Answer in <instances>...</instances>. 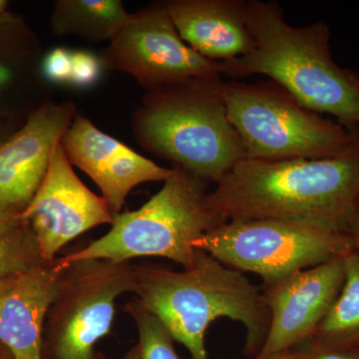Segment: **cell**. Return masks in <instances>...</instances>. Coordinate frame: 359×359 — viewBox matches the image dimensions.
<instances>
[{
    "instance_id": "cell-17",
    "label": "cell",
    "mask_w": 359,
    "mask_h": 359,
    "mask_svg": "<svg viewBox=\"0 0 359 359\" xmlns=\"http://www.w3.org/2000/svg\"><path fill=\"white\" fill-rule=\"evenodd\" d=\"M131 15L121 0H57L51 13V32L55 37L74 35L92 42H110Z\"/></svg>"
},
{
    "instance_id": "cell-11",
    "label": "cell",
    "mask_w": 359,
    "mask_h": 359,
    "mask_svg": "<svg viewBox=\"0 0 359 359\" xmlns=\"http://www.w3.org/2000/svg\"><path fill=\"white\" fill-rule=\"evenodd\" d=\"M344 257L295 271L264 287L268 335L256 359H271L313 337L344 287Z\"/></svg>"
},
{
    "instance_id": "cell-19",
    "label": "cell",
    "mask_w": 359,
    "mask_h": 359,
    "mask_svg": "<svg viewBox=\"0 0 359 359\" xmlns=\"http://www.w3.org/2000/svg\"><path fill=\"white\" fill-rule=\"evenodd\" d=\"M44 263L48 262L42 259L34 233L25 221L0 235V278H18Z\"/></svg>"
},
{
    "instance_id": "cell-20",
    "label": "cell",
    "mask_w": 359,
    "mask_h": 359,
    "mask_svg": "<svg viewBox=\"0 0 359 359\" xmlns=\"http://www.w3.org/2000/svg\"><path fill=\"white\" fill-rule=\"evenodd\" d=\"M126 309L138 328L137 359H180L174 348L173 337L154 314L149 313L136 299Z\"/></svg>"
},
{
    "instance_id": "cell-22",
    "label": "cell",
    "mask_w": 359,
    "mask_h": 359,
    "mask_svg": "<svg viewBox=\"0 0 359 359\" xmlns=\"http://www.w3.org/2000/svg\"><path fill=\"white\" fill-rule=\"evenodd\" d=\"M72 50L56 47L42 57L40 71L46 83L70 85Z\"/></svg>"
},
{
    "instance_id": "cell-29",
    "label": "cell",
    "mask_w": 359,
    "mask_h": 359,
    "mask_svg": "<svg viewBox=\"0 0 359 359\" xmlns=\"http://www.w3.org/2000/svg\"><path fill=\"white\" fill-rule=\"evenodd\" d=\"M7 6H8V1H6V0H0V18L6 13Z\"/></svg>"
},
{
    "instance_id": "cell-13",
    "label": "cell",
    "mask_w": 359,
    "mask_h": 359,
    "mask_svg": "<svg viewBox=\"0 0 359 359\" xmlns=\"http://www.w3.org/2000/svg\"><path fill=\"white\" fill-rule=\"evenodd\" d=\"M61 145L72 166L79 168L98 186L114 216L120 214L135 187L165 182L173 174L172 168L161 167L138 154L78 113Z\"/></svg>"
},
{
    "instance_id": "cell-2",
    "label": "cell",
    "mask_w": 359,
    "mask_h": 359,
    "mask_svg": "<svg viewBox=\"0 0 359 359\" xmlns=\"http://www.w3.org/2000/svg\"><path fill=\"white\" fill-rule=\"evenodd\" d=\"M254 46L242 57L223 61V76L262 74L280 85L302 105L359 127V75L334 62L327 23L294 27L275 1H247Z\"/></svg>"
},
{
    "instance_id": "cell-6",
    "label": "cell",
    "mask_w": 359,
    "mask_h": 359,
    "mask_svg": "<svg viewBox=\"0 0 359 359\" xmlns=\"http://www.w3.org/2000/svg\"><path fill=\"white\" fill-rule=\"evenodd\" d=\"M229 120L245 159H323L351 145L358 126H346L302 105L273 81L224 82Z\"/></svg>"
},
{
    "instance_id": "cell-10",
    "label": "cell",
    "mask_w": 359,
    "mask_h": 359,
    "mask_svg": "<svg viewBox=\"0 0 359 359\" xmlns=\"http://www.w3.org/2000/svg\"><path fill=\"white\" fill-rule=\"evenodd\" d=\"M20 218L32 229L42 259L52 262L71 241L101 224H112L115 216L107 201L78 178L60 142Z\"/></svg>"
},
{
    "instance_id": "cell-5",
    "label": "cell",
    "mask_w": 359,
    "mask_h": 359,
    "mask_svg": "<svg viewBox=\"0 0 359 359\" xmlns=\"http://www.w3.org/2000/svg\"><path fill=\"white\" fill-rule=\"evenodd\" d=\"M162 189L136 211L115 216L111 230L84 249L57 259L60 266L105 259L128 263L141 257H161L184 269L195 264L199 250L194 242L224 221L207 202V183L173 165Z\"/></svg>"
},
{
    "instance_id": "cell-14",
    "label": "cell",
    "mask_w": 359,
    "mask_h": 359,
    "mask_svg": "<svg viewBox=\"0 0 359 359\" xmlns=\"http://www.w3.org/2000/svg\"><path fill=\"white\" fill-rule=\"evenodd\" d=\"M165 6L180 36L212 60H233L249 53L254 39L245 0H169Z\"/></svg>"
},
{
    "instance_id": "cell-28",
    "label": "cell",
    "mask_w": 359,
    "mask_h": 359,
    "mask_svg": "<svg viewBox=\"0 0 359 359\" xmlns=\"http://www.w3.org/2000/svg\"><path fill=\"white\" fill-rule=\"evenodd\" d=\"M271 359H294V353L287 351V353L280 354V355H276Z\"/></svg>"
},
{
    "instance_id": "cell-9",
    "label": "cell",
    "mask_w": 359,
    "mask_h": 359,
    "mask_svg": "<svg viewBox=\"0 0 359 359\" xmlns=\"http://www.w3.org/2000/svg\"><path fill=\"white\" fill-rule=\"evenodd\" d=\"M104 66L148 90L196 77H222V62L201 55L180 36L164 1L132 13L104 49Z\"/></svg>"
},
{
    "instance_id": "cell-21",
    "label": "cell",
    "mask_w": 359,
    "mask_h": 359,
    "mask_svg": "<svg viewBox=\"0 0 359 359\" xmlns=\"http://www.w3.org/2000/svg\"><path fill=\"white\" fill-rule=\"evenodd\" d=\"M105 69L102 58L94 52L78 49L71 55V86L87 89L98 83Z\"/></svg>"
},
{
    "instance_id": "cell-26",
    "label": "cell",
    "mask_w": 359,
    "mask_h": 359,
    "mask_svg": "<svg viewBox=\"0 0 359 359\" xmlns=\"http://www.w3.org/2000/svg\"><path fill=\"white\" fill-rule=\"evenodd\" d=\"M346 236L351 238L353 250L359 252V205L348 228H347Z\"/></svg>"
},
{
    "instance_id": "cell-15",
    "label": "cell",
    "mask_w": 359,
    "mask_h": 359,
    "mask_svg": "<svg viewBox=\"0 0 359 359\" xmlns=\"http://www.w3.org/2000/svg\"><path fill=\"white\" fill-rule=\"evenodd\" d=\"M61 271L57 259L40 264L0 297V342L13 359H42V334Z\"/></svg>"
},
{
    "instance_id": "cell-4",
    "label": "cell",
    "mask_w": 359,
    "mask_h": 359,
    "mask_svg": "<svg viewBox=\"0 0 359 359\" xmlns=\"http://www.w3.org/2000/svg\"><path fill=\"white\" fill-rule=\"evenodd\" d=\"M223 84L222 77H196L148 90L132 117L135 140L146 152L218 183L245 159Z\"/></svg>"
},
{
    "instance_id": "cell-27",
    "label": "cell",
    "mask_w": 359,
    "mask_h": 359,
    "mask_svg": "<svg viewBox=\"0 0 359 359\" xmlns=\"http://www.w3.org/2000/svg\"><path fill=\"white\" fill-rule=\"evenodd\" d=\"M18 278H0V297L13 287V283Z\"/></svg>"
},
{
    "instance_id": "cell-25",
    "label": "cell",
    "mask_w": 359,
    "mask_h": 359,
    "mask_svg": "<svg viewBox=\"0 0 359 359\" xmlns=\"http://www.w3.org/2000/svg\"><path fill=\"white\" fill-rule=\"evenodd\" d=\"M22 223L23 219L20 218V215L0 212V235L14 230Z\"/></svg>"
},
{
    "instance_id": "cell-18",
    "label": "cell",
    "mask_w": 359,
    "mask_h": 359,
    "mask_svg": "<svg viewBox=\"0 0 359 359\" xmlns=\"http://www.w3.org/2000/svg\"><path fill=\"white\" fill-rule=\"evenodd\" d=\"M344 287L334 306L306 341L330 348L353 351L359 347V252L344 256Z\"/></svg>"
},
{
    "instance_id": "cell-30",
    "label": "cell",
    "mask_w": 359,
    "mask_h": 359,
    "mask_svg": "<svg viewBox=\"0 0 359 359\" xmlns=\"http://www.w3.org/2000/svg\"><path fill=\"white\" fill-rule=\"evenodd\" d=\"M351 353H353L354 358H355V359H359V347L358 348L351 351Z\"/></svg>"
},
{
    "instance_id": "cell-7",
    "label": "cell",
    "mask_w": 359,
    "mask_h": 359,
    "mask_svg": "<svg viewBox=\"0 0 359 359\" xmlns=\"http://www.w3.org/2000/svg\"><path fill=\"white\" fill-rule=\"evenodd\" d=\"M194 247L229 268L257 273L264 287L354 250L344 233L271 219L224 222L195 241Z\"/></svg>"
},
{
    "instance_id": "cell-16",
    "label": "cell",
    "mask_w": 359,
    "mask_h": 359,
    "mask_svg": "<svg viewBox=\"0 0 359 359\" xmlns=\"http://www.w3.org/2000/svg\"><path fill=\"white\" fill-rule=\"evenodd\" d=\"M43 55L40 43L23 21L4 14L0 18V104L8 102L27 85L43 88L40 71ZM0 111L1 106H0ZM6 113V112H4Z\"/></svg>"
},
{
    "instance_id": "cell-8",
    "label": "cell",
    "mask_w": 359,
    "mask_h": 359,
    "mask_svg": "<svg viewBox=\"0 0 359 359\" xmlns=\"http://www.w3.org/2000/svg\"><path fill=\"white\" fill-rule=\"evenodd\" d=\"M58 266L57 294L47 314L56 358L93 359L94 346L112 327L116 299L133 292L134 264L84 259Z\"/></svg>"
},
{
    "instance_id": "cell-12",
    "label": "cell",
    "mask_w": 359,
    "mask_h": 359,
    "mask_svg": "<svg viewBox=\"0 0 359 359\" xmlns=\"http://www.w3.org/2000/svg\"><path fill=\"white\" fill-rule=\"evenodd\" d=\"M76 114L74 103H58L49 97L0 145V212L25 211Z\"/></svg>"
},
{
    "instance_id": "cell-31",
    "label": "cell",
    "mask_w": 359,
    "mask_h": 359,
    "mask_svg": "<svg viewBox=\"0 0 359 359\" xmlns=\"http://www.w3.org/2000/svg\"><path fill=\"white\" fill-rule=\"evenodd\" d=\"M0 359H1V358H0Z\"/></svg>"
},
{
    "instance_id": "cell-24",
    "label": "cell",
    "mask_w": 359,
    "mask_h": 359,
    "mask_svg": "<svg viewBox=\"0 0 359 359\" xmlns=\"http://www.w3.org/2000/svg\"><path fill=\"white\" fill-rule=\"evenodd\" d=\"M21 125L18 124V116L0 112V145L4 143L16 130L20 129Z\"/></svg>"
},
{
    "instance_id": "cell-23",
    "label": "cell",
    "mask_w": 359,
    "mask_h": 359,
    "mask_svg": "<svg viewBox=\"0 0 359 359\" xmlns=\"http://www.w3.org/2000/svg\"><path fill=\"white\" fill-rule=\"evenodd\" d=\"M297 347L299 348L294 353V359H355L351 351L316 346L309 341Z\"/></svg>"
},
{
    "instance_id": "cell-1",
    "label": "cell",
    "mask_w": 359,
    "mask_h": 359,
    "mask_svg": "<svg viewBox=\"0 0 359 359\" xmlns=\"http://www.w3.org/2000/svg\"><path fill=\"white\" fill-rule=\"evenodd\" d=\"M207 202L224 222L283 219L346 235L359 205V128L334 157L240 161Z\"/></svg>"
},
{
    "instance_id": "cell-3",
    "label": "cell",
    "mask_w": 359,
    "mask_h": 359,
    "mask_svg": "<svg viewBox=\"0 0 359 359\" xmlns=\"http://www.w3.org/2000/svg\"><path fill=\"white\" fill-rule=\"evenodd\" d=\"M133 292L192 359H209L205 335L218 318L244 325L248 353H259L268 335L271 316L263 290L203 250L195 264L182 271L134 264Z\"/></svg>"
}]
</instances>
